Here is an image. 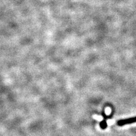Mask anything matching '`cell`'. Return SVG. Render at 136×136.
I'll return each instance as SVG.
<instances>
[{"label": "cell", "mask_w": 136, "mask_h": 136, "mask_svg": "<svg viewBox=\"0 0 136 136\" xmlns=\"http://www.w3.org/2000/svg\"><path fill=\"white\" fill-rule=\"evenodd\" d=\"M100 127L102 129H105L107 127V124L105 120H103L100 122Z\"/></svg>", "instance_id": "7a4b0ae2"}, {"label": "cell", "mask_w": 136, "mask_h": 136, "mask_svg": "<svg viewBox=\"0 0 136 136\" xmlns=\"http://www.w3.org/2000/svg\"><path fill=\"white\" fill-rule=\"evenodd\" d=\"M134 122H136V116L127 119H123V120H119L117 122V125L120 126V127H121V126H123L127 124L134 123Z\"/></svg>", "instance_id": "6da1fadb"}]
</instances>
